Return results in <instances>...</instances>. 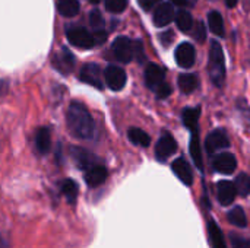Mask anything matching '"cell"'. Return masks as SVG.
Returning <instances> with one entry per match:
<instances>
[{"instance_id":"6da1fadb","label":"cell","mask_w":250,"mask_h":248,"mask_svg":"<svg viewBox=\"0 0 250 248\" xmlns=\"http://www.w3.org/2000/svg\"><path fill=\"white\" fill-rule=\"evenodd\" d=\"M66 124L70 134L76 139H91L94 136V120L88 108L81 102H72L66 113Z\"/></svg>"},{"instance_id":"7a4b0ae2","label":"cell","mask_w":250,"mask_h":248,"mask_svg":"<svg viewBox=\"0 0 250 248\" xmlns=\"http://www.w3.org/2000/svg\"><path fill=\"white\" fill-rule=\"evenodd\" d=\"M208 72H209L211 82H212L217 88H223L224 83H226V77H227L226 57H224L223 47H221L220 42H217V41H212V42H211V48H209V61H208Z\"/></svg>"},{"instance_id":"3957f363","label":"cell","mask_w":250,"mask_h":248,"mask_svg":"<svg viewBox=\"0 0 250 248\" xmlns=\"http://www.w3.org/2000/svg\"><path fill=\"white\" fill-rule=\"evenodd\" d=\"M66 38L72 45L78 48H91L97 44L94 34H91L83 26H69L66 29Z\"/></svg>"},{"instance_id":"277c9868","label":"cell","mask_w":250,"mask_h":248,"mask_svg":"<svg viewBox=\"0 0 250 248\" xmlns=\"http://www.w3.org/2000/svg\"><path fill=\"white\" fill-rule=\"evenodd\" d=\"M230 148V139L224 129L212 130L205 139V151L208 155H218L220 151Z\"/></svg>"},{"instance_id":"5b68a950","label":"cell","mask_w":250,"mask_h":248,"mask_svg":"<svg viewBox=\"0 0 250 248\" xmlns=\"http://www.w3.org/2000/svg\"><path fill=\"white\" fill-rule=\"evenodd\" d=\"M104 80H105V85L111 91H122L125 88V85H126L127 76H126V72L122 67L110 64L104 70Z\"/></svg>"},{"instance_id":"8992f818","label":"cell","mask_w":250,"mask_h":248,"mask_svg":"<svg viewBox=\"0 0 250 248\" xmlns=\"http://www.w3.org/2000/svg\"><path fill=\"white\" fill-rule=\"evenodd\" d=\"M114 57L122 63H129L133 58V42L127 37H117L111 44Z\"/></svg>"},{"instance_id":"52a82bcc","label":"cell","mask_w":250,"mask_h":248,"mask_svg":"<svg viewBox=\"0 0 250 248\" xmlns=\"http://www.w3.org/2000/svg\"><path fill=\"white\" fill-rule=\"evenodd\" d=\"M176 151H177V142H176V139L168 132H164L161 134V137L158 139V142H157V146H155V158L158 161L164 162Z\"/></svg>"},{"instance_id":"ba28073f","label":"cell","mask_w":250,"mask_h":248,"mask_svg":"<svg viewBox=\"0 0 250 248\" xmlns=\"http://www.w3.org/2000/svg\"><path fill=\"white\" fill-rule=\"evenodd\" d=\"M75 63H76V58L75 56L72 54V51L66 47H62L59 51L54 53L53 56V66L62 72L63 75H67L73 70L75 67Z\"/></svg>"},{"instance_id":"9c48e42d","label":"cell","mask_w":250,"mask_h":248,"mask_svg":"<svg viewBox=\"0 0 250 248\" xmlns=\"http://www.w3.org/2000/svg\"><path fill=\"white\" fill-rule=\"evenodd\" d=\"M79 79L97 89H103L104 83H103V76H101V69L98 64L95 63H86L82 66L81 73H79Z\"/></svg>"},{"instance_id":"30bf717a","label":"cell","mask_w":250,"mask_h":248,"mask_svg":"<svg viewBox=\"0 0 250 248\" xmlns=\"http://www.w3.org/2000/svg\"><path fill=\"white\" fill-rule=\"evenodd\" d=\"M176 63L183 69H190L196 60V50L190 42H182L174 51Z\"/></svg>"},{"instance_id":"8fae6325","label":"cell","mask_w":250,"mask_h":248,"mask_svg":"<svg viewBox=\"0 0 250 248\" xmlns=\"http://www.w3.org/2000/svg\"><path fill=\"white\" fill-rule=\"evenodd\" d=\"M212 167L217 172L224 174V175H230L237 168V159L230 152H221V153L215 155V159L212 161Z\"/></svg>"},{"instance_id":"7c38bea8","label":"cell","mask_w":250,"mask_h":248,"mask_svg":"<svg viewBox=\"0 0 250 248\" xmlns=\"http://www.w3.org/2000/svg\"><path fill=\"white\" fill-rule=\"evenodd\" d=\"M145 82L146 86L155 92L157 88L166 82V70L155 63H149L145 69Z\"/></svg>"},{"instance_id":"4fadbf2b","label":"cell","mask_w":250,"mask_h":248,"mask_svg":"<svg viewBox=\"0 0 250 248\" xmlns=\"http://www.w3.org/2000/svg\"><path fill=\"white\" fill-rule=\"evenodd\" d=\"M171 170L183 184H186V186L193 184V171H192V168H190V165L188 164L186 159L177 158L176 161H173Z\"/></svg>"},{"instance_id":"5bb4252c","label":"cell","mask_w":250,"mask_h":248,"mask_svg":"<svg viewBox=\"0 0 250 248\" xmlns=\"http://www.w3.org/2000/svg\"><path fill=\"white\" fill-rule=\"evenodd\" d=\"M237 196V190L234 183L231 181H220L217 184V199L223 206H229L234 202Z\"/></svg>"},{"instance_id":"9a60e30c","label":"cell","mask_w":250,"mask_h":248,"mask_svg":"<svg viewBox=\"0 0 250 248\" xmlns=\"http://www.w3.org/2000/svg\"><path fill=\"white\" fill-rule=\"evenodd\" d=\"M107 168L104 165H94L85 171V181L89 187H98L107 180Z\"/></svg>"},{"instance_id":"2e32d148","label":"cell","mask_w":250,"mask_h":248,"mask_svg":"<svg viewBox=\"0 0 250 248\" xmlns=\"http://www.w3.org/2000/svg\"><path fill=\"white\" fill-rule=\"evenodd\" d=\"M174 16L176 13H174L173 4L161 3L154 12V23L155 26H167L174 19Z\"/></svg>"},{"instance_id":"e0dca14e","label":"cell","mask_w":250,"mask_h":248,"mask_svg":"<svg viewBox=\"0 0 250 248\" xmlns=\"http://www.w3.org/2000/svg\"><path fill=\"white\" fill-rule=\"evenodd\" d=\"M70 152H72V156H73V159H75V162L78 164V167L81 168V170H89L91 167H94V165H98L97 164V158L92 155V153H89L88 151H85V149H82V148H70Z\"/></svg>"},{"instance_id":"ac0fdd59","label":"cell","mask_w":250,"mask_h":248,"mask_svg":"<svg viewBox=\"0 0 250 248\" xmlns=\"http://www.w3.org/2000/svg\"><path fill=\"white\" fill-rule=\"evenodd\" d=\"M51 146V133L47 127H41L35 133V148L40 155H47Z\"/></svg>"},{"instance_id":"d6986e66","label":"cell","mask_w":250,"mask_h":248,"mask_svg":"<svg viewBox=\"0 0 250 248\" xmlns=\"http://www.w3.org/2000/svg\"><path fill=\"white\" fill-rule=\"evenodd\" d=\"M189 151H190V156H192V161L195 162V165L198 167L199 171H204V159H202V146H201V142H199V134L198 132L192 133V137H190V143H189Z\"/></svg>"},{"instance_id":"ffe728a7","label":"cell","mask_w":250,"mask_h":248,"mask_svg":"<svg viewBox=\"0 0 250 248\" xmlns=\"http://www.w3.org/2000/svg\"><path fill=\"white\" fill-rule=\"evenodd\" d=\"M199 115H201V108L196 107H188L182 111V120H183V124L192 132H198V123H199Z\"/></svg>"},{"instance_id":"44dd1931","label":"cell","mask_w":250,"mask_h":248,"mask_svg":"<svg viewBox=\"0 0 250 248\" xmlns=\"http://www.w3.org/2000/svg\"><path fill=\"white\" fill-rule=\"evenodd\" d=\"M177 85L183 94H192L199 86V79L193 73H182L177 77Z\"/></svg>"},{"instance_id":"7402d4cb","label":"cell","mask_w":250,"mask_h":248,"mask_svg":"<svg viewBox=\"0 0 250 248\" xmlns=\"http://www.w3.org/2000/svg\"><path fill=\"white\" fill-rule=\"evenodd\" d=\"M208 235H209L211 247L227 248L226 240H224V235H223V231L220 229V227H218L212 219H209V222H208Z\"/></svg>"},{"instance_id":"603a6c76","label":"cell","mask_w":250,"mask_h":248,"mask_svg":"<svg viewBox=\"0 0 250 248\" xmlns=\"http://www.w3.org/2000/svg\"><path fill=\"white\" fill-rule=\"evenodd\" d=\"M79 0H57V10L64 18H73L79 13Z\"/></svg>"},{"instance_id":"cb8c5ba5","label":"cell","mask_w":250,"mask_h":248,"mask_svg":"<svg viewBox=\"0 0 250 248\" xmlns=\"http://www.w3.org/2000/svg\"><path fill=\"white\" fill-rule=\"evenodd\" d=\"M127 137L129 140L136 145V146H142V148H148L149 143H151V137L148 133H145L142 129H138V127H130L129 132H127Z\"/></svg>"},{"instance_id":"d4e9b609","label":"cell","mask_w":250,"mask_h":248,"mask_svg":"<svg viewBox=\"0 0 250 248\" xmlns=\"http://www.w3.org/2000/svg\"><path fill=\"white\" fill-rule=\"evenodd\" d=\"M208 23H209V29L218 35V37H224V20L220 12L212 10L208 15Z\"/></svg>"},{"instance_id":"484cf974","label":"cell","mask_w":250,"mask_h":248,"mask_svg":"<svg viewBox=\"0 0 250 248\" xmlns=\"http://www.w3.org/2000/svg\"><path fill=\"white\" fill-rule=\"evenodd\" d=\"M227 219L231 225L234 227H239V228H246L248 225V218H246V213L242 208H233L229 213H227Z\"/></svg>"},{"instance_id":"4316f807","label":"cell","mask_w":250,"mask_h":248,"mask_svg":"<svg viewBox=\"0 0 250 248\" xmlns=\"http://www.w3.org/2000/svg\"><path fill=\"white\" fill-rule=\"evenodd\" d=\"M176 25L180 31L189 32L193 28V18L188 10H179L176 13Z\"/></svg>"},{"instance_id":"83f0119b","label":"cell","mask_w":250,"mask_h":248,"mask_svg":"<svg viewBox=\"0 0 250 248\" xmlns=\"http://www.w3.org/2000/svg\"><path fill=\"white\" fill-rule=\"evenodd\" d=\"M236 190L240 196H249L250 194V175L246 172H240L239 177L236 178Z\"/></svg>"},{"instance_id":"f1b7e54d","label":"cell","mask_w":250,"mask_h":248,"mask_svg":"<svg viewBox=\"0 0 250 248\" xmlns=\"http://www.w3.org/2000/svg\"><path fill=\"white\" fill-rule=\"evenodd\" d=\"M78 184L72 180H66L62 184V193L64 194V197L67 199L69 203H75L76 197H78Z\"/></svg>"},{"instance_id":"f546056e","label":"cell","mask_w":250,"mask_h":248,"mask_svg":"<svg viewBox=\"0 0 250 248\" xmlns=\"http://www.w3.org/2000/svg\"><path fill=\"white\" fill-rule=\"evenodd\" d=\"M89 23H91L94 32L104 31V19H103V15H101V12L98 9L91 10V13H89Z\"/></svg>"},{"instance_id":"4dcf8cb0","label":"cell","mask_w":250,"mask_h":248,"mask_svg":"<svg viewBox=\"0 0 250 248\" xmlns=\"http://www.w3.org/2000/svg\"><path fill=\"white\" fill-rule=\"evenodd\" d=\"M105 9L111 13H122L127 7V0H104Z\"/></svg>"},{"instance_id":"1f68e13d","label":"cell","mask_w":250,"mask_h":248,"mask_svg":"<svg viewBox=\"0 0 250 248\" xmlns=\"http://www.w3.org/2000/svg\"><path fill=\"white\" fill-rule=\"evenodd\" d=\"M230 243L233 248H250V241L237 234H230Z\"/></svg>"},{"instance_id":"d6a6232c","label":"cell","mask_w":250,"mask_h":248,"mask_svg":"<svg viewBox=\"0 0 250 248\" xmlns=\"http://www.w3.org/2000/svg\"><path fill=\"white\" fill-rule=\"evenodd\" d=\"M192 32H193V37H195L199 42H204V41H205V38H207V31H205L204 22H196V23H195V28H192Z\"/></svg>"},{"instance_id":"836d02e7","label":"cell","mask_w":250,"mask_h":248,"mask_svg":"<svg viewBox=\"0 0 250 248\" xmlns=\"http://www.w3.org/2000/svg\"><path fill=\"white\" fill-rule=\"evenodd\" d=\"M133 57H136V60L139 63H142L145 60V53H144V45L141 41H135L133 42Z\"/></svg>"},{"instance_id":"e575fe53","label":"cell","mask_w":250,"mask_h":248,"mask_svg":"<svg viewBox=\"0 0 250 248\" xmlns=\"http://www.w3.org/2000/svg\"><path fill=\"white\" fill-rule=\"evenodd\" d=\"M155 94H157V96H158V98L164 99V98L170 96V94H171V86H170L167 82H164L163 85H160V86L157 88Z\"/></svg>"},{"instance_id":"d590c367","label":"cell","mask_w":250,"mask_h":248,"mask_svg":"<svg viewBox=\"0 0 250 248\" xmlns=\"http://www.w3.org/2000/svg\"><path fill=\"white\" fill-rule=\"evenodd\" d=\"M158 1H161V0H138L139 6H141L144 10H151Z\"/></svg>"},{"instance_id":"8d00e7d4","label":"cell","mask_w":250,"mask_h":248,"mask_svg":"<svg viewBox=\"0 0 250 248\" xmlns=\"http://www.w3.org/2000/svg\"><path fill=\"white\" fill-rule=\"evenodd\" d=\"M160 38H161V42L167 47V45H170V44H171V41H173L174 35H173V32H171V31H167L166 34H161V35H160Z\"/></svg>"},{"instance_id":"74e56055","label":"cell","mask_w":250,"mask_h":248,"mask_svg":"<svg viewBox=\"0 0 250 248\" xmlns=\"http://www.w3.org/2000/svg\"><path fill=\"white\" fill-rule=\"evenodd\" d=\"M7 91H9V85H7V82H6V80H0V98H1V96H4V95L7 94Z\"/></svg>"},{"instance_id":"f35d334b","label":"cell","mask_w":250,"mask_h":248,"mask_svg":"<svg viewBox=\"0 0 250 248\" xmlns=\"http://www.w3.org/2000/svg\"><path fill=\"white\" fill-rule=\"evenodd\" d=\"M0 248H9V243L4 237L0 235Z\"/></svg>"},{"instance_id":"ab89813d","label":"cell","mask_w":250,"mask_h":248,"mask_svg":"<svg viewBox=\"0 0 250 248\" xmlns=\"http://www.w3.org/2000/svg\"><path fill=\"white\" fill-rule=\"evenodd\" d=\"M224 1H226V4H227L229 7H234V6L237 4L239 0H224Z\"/></svg>"},{"instance_id":"60d3db41","label":"cell","mask_w":250,"mask_h":248,"mask_svg":"<svg viewBox=\"0 0 250 248\" xmlns=\"http://www.w3.org/2000/svg\"><path fill=\"white\" fill-rule=\"evenodd\" d=\"M174 4H177V6H186L188 4V1L186 0H171Z\"/></svg>"},{"instance_id":"b9f144b4","label":"cell","mask_w":250,"mask_h":248,"mask_svg":"<svg viewBox=\"0 0 250 248\" xmlns=\"http://www.w3.org/2000/svg\"><path fill=\"white\" fill-rule=\"evenodd\" d=\"M186 1H188V4H189V3H195L196 0H186Z\"/></svg>"},{"instance_id":"7bdbcfd3","label":"cell","mask_w":250,"mask_h":248,"mask_svg":"<svg viewBox=\"0 0 250 248\" xmlns=\"http://www.w3.org/2000/svg\"><path fill=\"white\" fill-rule=\"evenodd\" d=\"M89 1H91V3H98L100 0H89Z\"/></svg>"}]
</instances>
